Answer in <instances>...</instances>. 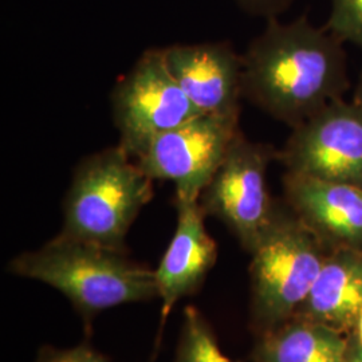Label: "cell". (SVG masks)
I'll return each instance as SVG.
<instances>
[{"label": "cell", "instance_id": "cell-20", "mask_svg": "<svg viewBox=\"0 0 362 362\" xmlns=\"http://www.w3.org/2000/svg\"><path fill=\"white\" fill-rule=\"evenodd\" d=\"M356 336L358 337V341L361 342L362 345V313L360 320H358V324H357V329H356Z\"/></svg>", "mask_w": 362, "mask_h": 362}, {"label": "cell", "instance_id": "cell-18", "mask_svg": "<svg viewBox=\"0 0 362 362\" xmlns=\"http://www.w3.org/2000/svg\"><path fill=\"white\" fill-rule=\"evenodd\" d=\"M344 362H362V345L356 333L350 334L349 345Z\"/></svg>", "mask_w": 362, "mask_h": 362}, {"label": "cell", "instance_id": "cell-16", "mask_svg": "<svg viewBox=\"0 0 362 362\" xmlns=\"http://www.w3.org/2000/svg\"><path fill=\"white\" fill-rule=\"evenodd\" d=\"M37 362H110L104 354L94 349L89 342L79 344L70 349L43 346L38 351Z\"/></svg>", "mask_w": 362, "mask_h": 362}, {"label": "cell", "instance_id": "cell-3", "mask_svg": "<svg viewBox=\"0 0 362 362\" xmlns=\"http://www.w3.org/2000/svg\"><path fill=\"white\" fill-rule=\"evenodd\" d=\"M119 145L85 157L64 202L61 235L125 251L132 224L153 197L152 179Z\"/></svg>", "mask_w": 362, "mask_h": 362}, {"label": "cell", "instance_id": "cell-6", "mask_svg": "<svg viewBox=\"0 0 362 362\" xmlns=\"http://www.w3.org/2000/svg\"><path fill=\"white\" fill-rule=\"evenodd\" d=\"M199 115L169 73L160 49L144 52L112 91L118 145L134 160L156 137Z\"/></svg>", "mask_w": 362, "mask_h": 362}, {"label": "cell", "instance_id": "cell-10", "mask_svg": "<svg viewBox=\"0 0 362 362\" xmlns=\"http://www.w3.org/2000/svg\"><path fill=\"white\" fill-rule=\"evenodd\" d=\"M286 206L329 251L362 250V187L286 172Z\"/></svg>", "mask_w": 362, "mask_h": 362}, {"label": "cell", "instance_id": "cell-7", "mask_svg": "<svg viewBox=\"0 0 362 362\" xmlns=\"http://www.w3.org/2000/svg\"><path fill=\"white\" fill-rule=\"evenodd\" d=\"M239 132V116L202 113L156 137L136 163L152 180L172 181L175 200L199 202Z\"/></svg>", "mask_w": 362, "mask_h": 362}, {"label": "cell", "instance_id": "cell-4", "mask_svg": "<svg viewBox=\"0 0 362 362\" xmlns=\"http://www.w3.org/2000/svg\"><path fill=\"white\" fill-rule=\"evenodd\" d=\"M329 252L290 208L278 206L250 252L252 322L260 336L296 317Z\"/></svg>", "mask_w": 362, "mask_h": 362}, {"label": "cell", "instance_id": "cell-17", "mask_svg": "<svg viewBox=\"0 0 362 362\" xmlns=\"http://www.w3.org/2000/svg\"><path fill=\"white\" fill-rule=\"evenodd\" d=\"M235 1L243 11H246L252 16L264 18L266 21L278 18L293 3V0H235Z\"/></svg>", "mask_w": 362, "mask_h": 362}, {"label": "cell", "instance_id": "cell-11", "mask_svg": "<svg viewBox=\"0 0 362 362\" xmlns=\"http://www.w3.org/2000/svg\"><path fill=\"white\" fill-rule=\"evenodd\" d=\"M175 206L177 211L176 230L155 270L163 324L181 298L200 290L218 259V246L207 233L206 214L200 203L175 200Z\"/></svg>", "mask_w": 362, "mask_h": 362}, {"label": "cell", "instance_id": "cell-2", "mask_svg": "<svg viewBox=\"0 0 362 362\" xmlns=\"http://www.w3.org/2000/svg\"><path fill=\"white\" fill-rule=\"evenodd\" d=\"M8 272L61 291L81 315L86 333L103 311L158 298L155 270L132 260L125 251L61 233L38 250L15 257Z\"/></svg>", "mask_w": 362, "mask_h": 362}, {"label": "cell", "instance_id": "cell-9", "mask_svg": "<svg viewBox=\"0 0 362 362\" xmlns=\"http://www.w3.org/2000/svg\"><path fill=\"white\" fill-rule=\"evenodd\" d=\"M160 52L172 77L202 113L240 116L243 59L230 43L170 45Z\"/></svg>", "mask_w": 362, "mask_h": 362}, {"label": "cell", "instance_id": "cell-8", "mask_svg": "<svg viewBox=\"0 0 362 362\" xmlns=\"http://www.w3.org/2000/svg\"><path fill=\"white\" fill-rule=\"evenodd\" d=\"M278 160L286 172L362 187V106L344 98L293 128Z\"/></svg>", "mask_w": 362, "mask_h": 362}, {"label": "cell", "instance_id": "cell-19", "mask_svg": "<svg viewBox=\"0 0 362 362\" xmlns=\"http://www.w3.org/2000/svg\"><path fill=\"white\" fill-rule=\"evenodd\" d=\"M353 101H354L356 104L361 105L362 106V74L360 76V79H358L357 86H356V91H354Z\"/></svg>", "mask_w": 362, "mask_h": 362}, {"label": "cell", "instance_id": "cell-15", "mask_svg": "<svg viewBox=\"0 0 362 362\" xmlns=\"http://www.w3.org/2000/svg\"><path fill=\"white\" fill-rule=\"evenodd\" d=\"M325 28L344 43L362 49V0H332Z\"/></svg>", "mask_w": 362, "mask_h": 362}, {"label": "cell", "instance_id": "cell-5", "mask_svg": "<svg viewBox=\"0 0 362 362\" xmlns=\"http://www.w3.org/2000/svg\"><path fill=\"white\" fill-rule=\"evenodd\" d=\"M278 152L270 144L250 141L240 130L199 199L206 216L224 223L248 252L278 208L267 185V169Z\"/></svg>", "mask_w": 362, "mask_h": 362}, {"label": "cell", "instance_id": "cell-1", "mask_svg": "<svg viewBox=\"0 0 362 362\" xmlns=\"http://www.w3.org/2000/svg\"><path fill=\"white\" fill-rule=\"evenodd\" d=\"M242 59L243 98L291 129L349 88L344 42L305 15L267 19Z\"/></svg>", "mask_w": 362, "mask_h": 362}, {"label": "cell", "instance_id": "cell-13", "mask_svg": "<svg viewBox=\"0 0 362 362\" xmlns=\"http://www.w3.org/2000/svg\"><path fill=\"white\" fill-rule=\"evenodd\" d=\"M349 337L294 317L260 336L254 357L257 362H344Z\"/></svg>", "mask_w": 362, "mask_h": 362}, {"label": "cell", "instance_id": "cell-12", "mask_svg": "<svg viewBox=\"0 0 362 362\" xmlns=\"http://www.w3.org/2000/svg\"><path fill=\"white\" fill-rule=\"evenodd\" d=\"M362 313V250H333L296 317L350 336Z\"/></svg>", "mask_w": 362, "mask_h": 362}, {"label": "cell", "instance_id": "cell-14", "mask_svg": "<svg viewBox=\"0 0 362 362\" xmlns=\"http://www.w3.org/2000/svg\"><path fill=\"white\" fill-rule=\"evenodd\" d=\"M173 362H235L221 349L207 320L194 306L184 310V324Z\"/></svg>", "mask_w": 362, "mask_h": 362}]
</instances>
